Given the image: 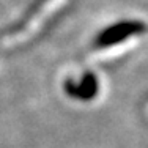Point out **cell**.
<instances>
[{"label": "cell", "mask_w": 148, "mask_h": 148, "mask_svg": "<svg viewBox=\"0 0 148 148\" xmlns=\"http://www.w3.org/2000/svg\"><path fill=\"white\" fill-rule=\"evenodd\" d=\"M66 91L71 95L73 98H80V99H91L95 96L98 90V84H96V77L87 74L84 77V80L80 82V85H74L73 80H68L65 85Z\"/></svg>", "instance_id": "cell-1"}]
</instances>
